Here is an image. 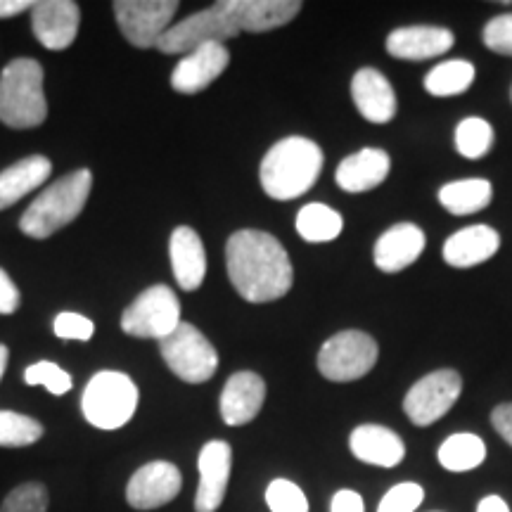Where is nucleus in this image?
Segmentation results:
<instances>
[{
	"label": "nucleus",
	"mask_w": 512,
	"mask_h": 512,
	"mask_svg": "<svg viewBox=\"0 0 512 512\" xmlns=\"http://www.w3.org/2000/svg\"><path fill=\"white\" fill-rule=\"evenodd\" d=\"M228 278L245 302L268 304L292 290L294 268L287 249L264 230H238L226 245Z\"/></svg>",
	"instance_id": "obj_1"
},
{
	"label": "nucleus",
	"mask_w": 512,
	"mask_h": 512,
	"mask_svg": "<svg viewBox=\"0 0 512 512\" xmlns=\"http://www.w3.org/2000/svg\"><path fill=\"white\" fill-rule=\"evenodd\" d=\"M266 382L252 370H240L230 375L221 392V418L230 427H242L252 422L264 408Z\"/></svg>",
	"instance_id": "obj_16"
},
{
	"label": "nucleus",
	"mask_w": 512,
	"mask_h": 512,
	"mask_svg": "<svg viewBox=\"0 0 512 512\" xmlns=\"http://www.w3.org/2000/svg\"><path fill=\"white\" fill-rule=\"evenodd\" d=\"M491 422H494V430L512 446V403H501L491 413Z\"/></svg>",
	"instance_id": "obj_40"
},
{
	"label": "nucleus",
	"mask_w": 512,
	"mask_h": 512,
	"mask_svg": "<svg viewBox=\"0 0 512 512\" xmlns=\"http://www.w3.org/2000/svg\"><path fill=\"white\" fill-rule=\"evenodd\" d=\"M330 512H366V503H363L361 494L351 489H342L332 496Z\"/></svg>",
	"instance_id": "obj_39"
},
{
	"label": "nucleus",
	"mask_w": 512,
	"mask_h": 512,
	"mask_svg": "<svg viewBox=\"0 0 512 512\" xmlns=\"http://www.w3.org/2000/svg\"><path fill=\"white\" fill-rule=\"evenodd\" d=\"M178 8L176 0H117L114 17L126 41L145 50L157 48Z\"/></svg>",
	"instance_id": "obj_11"
},
{
	"label": "nucleus",
	"mask_w": 512,
	"mask_h": 512,
	"mask_svg": "<svg viewBox=\"0 0 512 512\" xmlns=\"http://www.w3.org/2000/svg\"><path fill=\"white\" fill-rule=\"evenodd\" d=\"M323 162V150L309 138L290 136L278 140L261 159V188L273 200H297L316 185Z\"/></svg>",
	"instance_id": "obj_2"
},
{
	"label": "nucleus",
	"mask_w": 512,
	"mask_h": 512,
	"mask_svg": "<svg viewBox=\"0 0 512 512\" xmlns=\"http://www.w3.org/2000/svg\"><path fill=\"white\" fill-rule=\"evenodd\" d=\"M8 361H10V351L5 344H0V380H3L5 370H8Z\"/></svg>",
	"instance_id": "obj_43"
},
{
	"label": "nucleus",
	"mask_w": 512,
	"mask_h": 512,
	"mask_svg": "<svg viewBox=\"0 0 512 512\" xmlns=\"http://www.w3.org/2000/svg\"><path fill=\"white\" fill-rule=\"evenodd\" d=\"M181 302L166 285L147 287L128 309L121 313V330L131 337L162 342L181 325Z\"/></svg>",
	"instance_id": "obj_9"
},
{
	"label": "nucleus",
	"mask_w": 512,
	"mask_h": 512,
	"mask_svg": "<svg viewBox=\"0 0 512 512\" xmlns=\"http://www.w3.org/2000/svg\"><path fill=\"white\" fill-rule=\"evenodd\" d=\"M484 46L494 50L498 55L512 57V12L508 15H498L486 22L484 27Z\"/></svg>",
	"instance_id": "obj_37"
},
{
	"label": "nucleus",
	"mask_w": 512,
	"mask_h": 512,
	"mask_svg": "<svg viewBox=\"0 0 512 512\" xmlns=\"http://www.w3.org/2000/svg\"><path fill=\"white\" fill-rule=\"evenodd\" d=\"M351 98L356 110L370 124H389L396 114V95L387 76L373 67L358 69L351 79Z\"/></svg>",
	"instance_id": "obj_17"
},
{
	"label": "nucleus",
	"mask_w": 512,
	"mask_h": 512,
	"mask_svg": "<svg viewBox=\"0 0 512 512\" xmlns=\"http://www.w3.org/2000/svg\"><path fill=\"white\" fill-rule=\"evenodd\" d=\"M477 512H510V508L501 496H486L479 501Z\"/></svg>",
	"instance_id": "obj_42"
},
{
	"label": "nucleus",
	"mask_w": 512,
	"mask_h": 512,
	"mask_svg": "<svg viewBox=\"0 0 512 512\" xmlns=\"http://www.w3.org/2000/svg\"><path fill=\"white\" fill-rule=\"evenodd\" d=\"M349 448L361 463L375 467H396L406 456L403 439L382 425L356 427L349 437Z\"/></svg>",
	"instance_id": "obj_24"
},
{
	"label": "nucleus",
	"mask_w": 512,
	"mask_h": 512,
	"mask_svg": "<svg viewBox=\"0 0 512 512\" xmlns=\"http://www.w3.org/2000/svg\"><path fill=\"white\" fill-rule=\"evenodd\" d=\"M266 503L271 512H309L304 491L290 479H273L266 489Z\"/></svg>",
	"instance_id": "obj_34"
},
{
	"label": "nucleus",
	"mask_w": 512,
	"mask_h": 512,
	"mask_svg": "<svg viewBox=\"0 0 512 512\" xmlns=\"http://www.w3.org/2000/svg\"><path fill=\"white\" fill-rule=\"evenodd\" d=\"M392 159L377 147H363L337 166L335 181L344 192H368L387 181Z\"/></svg>",
	"instance_id": "obj_22"
},
{
	"label": "nucleus",
	"mask_w": 512,
	"mask_h": 512,
	"mask_svg": "<svg viewBox=\"0 0 512 512\" xmlns=\"http://www.w3.org/2000/svg\"><path fill=\"white\" fill-rule=\"evenodd\" d=\"M169 256L178 287L185 292L200 290L204 275H207V252H204L197 230L190 226H178L171 233Z\"/></svg>",
	"instance_id": "obj_19"
},
{
	"label": "nucleus",
	"mask_w": 512,
	"mask_h": 512,
	"mask_svg": "<svg viewBox=\"0 0 512 512\" xmlns=\"http://www.w3.org/2000/svg\"><path fill=\"white\" fill-rule=\"evenodd\" d=\"M183 475L169 460H152L133 472L126 484V503L133 510H157L181 494Z\"/></svg>",
	"instance_id": "obj_12"
},
{
	"label": "nucleus",
	"mask_w": 512,
	"mask_h": 512,
	"mask_svg": "<svg viewBox=\"0 0 512 512\" xmlns=\"http://www.w3.org/2000/svg\"><path fill=\"white\" fill-rule=\"evenodd\" d=\"M48 119V100L43 91V67L31 57H17L0 74V121L5 126L36 128Z\"/></svg>",
	"instance_id": "obj_4"
},
{
	"label": "nucleus",
	"mask_w": 512,
	"mask_h": 512,
	"mask_svg": "<svg viewBox=\"0 0 512 512\" xmlns=\"http://www.w3.org/2000/svg\"><path fill=\"white\" fill-rule=\"evenodd\" d=\"M377 342L366 332L344 330L332 335L318 351V370L330 382H354L377 363Z\"/></svg>",
	"instance_id": "obj_8"
},
{
	"label": "nucleus",
	"mask_w": 512,
	"mask_h": 512,
	"mask_svg": "<svg viewBox=\"0 0 512 512\" xmlns=\"http://www.w3.org/2000/svg\"><path fill=\"white\" fill-rule=\"evenodd\" d=\"M475 81V64L467 60L441 62L425 76V91L437 98H451V95L465 93Z\"/></svg>",
	"instance_id": "obj_29"
},
{
	"label": "nucleus",
	"mask_w": 512,
	"mask_h": 512,
	"mask_svg": "<svg viewBox=\"0 0 512 512\" xmlns=\"http://www.w3.org/2000/svg\"><path fill=\"white\" fill-rule=\"evenodd\" d=\"M164 363L171 373L188 384L209 382L219 368L214 344L192 323H181L169 337L159 342Z\"/></svg>",
	"instance_id": "obj_7"
},
{
	"label": "nucleus",
	"mask_w": 512,
	"mask_h": 512,
	"mask_svg": "<svg viewBox=\"0 0 512 512\" xmlns=\"http://www.w3.org/2000/svg\"><path fill=\"white\" fill-rule=\"evenodd\" d=\"M24 382H27L29 387H46L48 392L55 396H64L74 384L72 375L53 361H38L34 366H29L24 370Z\"/></svg>",
	"instance_id": "obj_33"
},
{
	"label": "nucleus",
	"mask_w": 512,
	"mask_h": 512,
	"mask_svg": "<svg viewBox=\"0 0 512 512\" xmlns=\"http://www.w3.org/2000/svg\"><path fill=\"white\" fill-rule=\"evenodd\" d=\"M34 0H0V19H10L22 15V12H31Z\"/></svg>",
	"instance_id": "obj_41"
},
{
	"label": "nucleus",
	"mask_w": 512,
	"mask_h": 512,
	"mask_svg": "<svg viewBox=\"0 0 512 512\" xmlns=\"http://www.w3.org/2000/svg\"><path fill=\"white\" fill-rule=\"evenodd\" d=\"M491 145H494V128L489 121L470 117L463 119L456 128V150L465 159H482L489 155Z\"/></svg>",
	"instance_id": "obj_30"
},
{
	"label": "nucleus",
	"mask_w": 512,
	"mask_h": 512,
	"mask_svg": "<svg viewBox=\"0 0 512 512\" xmlns=\"http://www.w3.org/2000/svg\"><path fill=\"white\" fill-rule=\"evenodd\" d=\"M53 332L60 339H76V342H88L95 335V323L91 318L81 316L76 311H62L53 320Z\"/></svg>",
	"instance_id": "obj_36"
},
{
	"label": "nucleus",
	"mask_w": 512,
	"mask_h": 512,
	"mask_svg": "<svg viewBox=\"0 0 512 512\" xmlns=\"http://www.w3.org/2000/svg\"><path fill=\"white\" fill-rule=\"evenodd\" d=\"M50 174H53V164L43 155L24 157L5 171H0V211L10 209L29 192L41 188Z\"/></svg>",
	"instance_id": "obj_25"
},
{
	"label": "nucleus",
	"mask_w": 512,
	"mask_h": 512,
	"mask_svg": "<svg viewBox=\"0 0 512 512\" xmlns=\"http://www.w3.org/2000/svg\"><path fill=\"white\" fill-rule=\"evenodd\" d=\"M491 197H494V188L486 178H465V181H453L446 183L439 190V202L441 207L456 216L477 214L489 207Z\"/></svg>",
	"instance_id": "obj_26"
},
{
	"label": "nucleus",
	"mask_w": 512,
	"mask_h": 512,
	"mask_svg": "<svg viewBox=\"0 0 512 512\" xmlns=\"http://www.w3.org/2000/svg\"><path fill=\"white\" fill-rule=\"evenodd\" d=\"M240 34L242 31L226 8V0H221L207 10L185 17L183 22L171 24L166 34L159 38L157 50L164 55H188L192 50L209 46V43L226 46V41Z\"/></svg>",
	"instance_id": "obj_6"
},
{
	"label": "nucleus",
	"mask_w": 512,
	"mask_h": 512,
	"mask_svg": "<svg viewBox=\"0 0 512 512\" xmlns=\"http://www.w3.org/2000/svg\"><path fill=\"white\" fill-rule=\"evenodd\" d=\"M486 460V444L477 434L463 432L448 437L439 446V463L448 472H467L475 470Z\"/></svg>",
	"instance_id": "obj_27"
},
{
	"label": "nucleus",
	"mask_w": 512,
	"mask_h": 512,
	"mask_svg": "<svg viewBox=\"0 0 512 512\" xmlns=\"http://www.w3.org/2000/svg\"><path fill=\"white\" fill-rule=\"evenodd\" d=\"M425 252V233L415 223H396L375 242V266L384 273H399Z\"/></svg>",
	"instance_id": "obj_20"
},
{
	"label": "nucleus",
	"mask_w": 512,
	"mask_h": 512,
	"mask_svg": "<svg viewBox=\"0 0 512 512\" xmlns=\"http://www.w3.org/2000/svg\"><path fill=\"white\" fill-rule=\"evenodd\" d=\"M22 304V294H19V287L12 283V278L8 273L0 268V313L3 316H10L15 313Z\"/></svg>",
	"instance_id": "obj_38"
},
{
	"label": "nucleus",
	"mask_w": 512,
	"mask_h": 512,
	"mask_svg": "<svg viewBox=\"0 0 512 512\" xmlns=\"http://www.w3.org/2000/svg\"><path fill=\"white\" fill-rule=\"evenodd\" d=\"M463 392V380L456 370H434L408 389L403 411L418 427H430L456 406Z\"/></svg>",
	"instance_id": "obj_10"
},
{
	"label": "nucleus",
	"mask_w": 512,
	"mask_h": 512,
	"mask_svg": "<svg viewBox=\"0 0 512 512\" xmlns=\"http://www.w3.org/2000/svg\"><path fill=\"white\" fill-rule=\"evenodd\" d=\"M230 64V53L223 43H209L183 55L171 72V88L176 93L195 95L209 88Z\"/></svg>",
	"instance_id": "obj_15"
},
{
	"label": "nucleus",
	"mask_w": 512,
	"mask_h": 512,
	"mask_svg": "<svg viewBox=\"0 0 512 512\" xmlns=\"http://www.w3.org/2000/svg\"><path fill=\"white\" fill-rule=\"evenodd\" d=\"M230 17L240 31L264 34L290 24L302 10L299 0H226Z\"/></svg>",
	"instance_id": "obj_18"
},
{
	"label": "nucleus",
	"mask_w": 512,
	"mask_h": 512,
	"mask_svg": "<svg viewBox=\"0 0 512 512\" xmlns=\"http://www.w3.org/2000/svg\"><path fill=\"white\" fill-rule=\"evenodd\" d=\"M344 230V219L328 204H306L297 214V233L306 242H332Z\"/></svg>",
	"instance_id": "obj_28"
},
{
	"label": "nucleus",
	"mask_w": 512,
	"mask_h": 512,
	"mask_svg": "<svg viewBox=\"0 0 512 512\" xmlns=\"http://www.w3.org/2000/svg\"><path fill=\"white\" fill-rule=\"evenodd\" d=\"M50 494L46 484L24 482L5 496L0 512H48Z\"/></svg>",
	"instance_id": "obj_32"
},
{
	"label": "nucleus",
	"mask_w": 512,
	"mask_h": 512,
	"mask_svg": "<svg viewBox=\"0 0 512 512\" xmlns=\"http://www.w3.org/2000/svg\"><path fill=\"white\" fill-rule=\"evenodd\" d=\"M501 247V235L491 226H467L444 242V261L456 268H472L489 261Z\"/></svg>",
	"instance_id": "obj_23"
},
{
	"label": "nucleus",
	"mask_w": 512,
	"mask_h": 512,
	"mask_svg": "<svg viewBox=\"0 0 512 512\" xmlns=\"http://www.w3.org/2000/svg\"><path fill=\"white\" fill-rule=\"evenodd\" d=\"M93 188L91 169H76L48 185L19 219V230L27 238L46 240L57 230L67 228L81 216Z\"/></svg>",
	"instance_id": "obj_3"
},
{
	"label": "nucleus",
	"mask_w": 512,
	"mask_h": 512,
	"mask_svg": "<svg viewBox=\"0 0 512 512\" xmlns=\"http://www.w3.org/2000/svg\"><path fill=\"white\" fill-rule=\"evenodd\" d=\"M43 437V425L24 413L0 411V448H24Z\"/></svg>",
	"instance_id": "obj_31"
},
{
	"label": "nucleus",
	"mask_w": 512,
	"mask_h": 512,
	"mask_svg": "<svg viewBox=\"0 0 512 512\" xmlns=\"http://www.w3.org/2000/svg\"><path fill=\"white\" fill-rule=\"evenodd\" d=\"M422 498H425V491H422L420 484H396L382 496L380 505H377V512H415L420 508Z\"/></svg>",
	"instance_id": "obj_35"
},
{
	"label": "nucleus",
	"mask_w": 512,
	"mask_h": 512,
	"mask_svg": "<svg viewBox=\"0 0 512 512\" xmlns=\"http://www.w3.org/2000/svg\"><path fill=\"white\" fill-rule=\"evenodd\" d=\"M456 36L444 27H401L387 36V53L396 60L422 62L448 53Z\"/></svg>",
	"instance_id": "obj_21"
},
{
	"label": "nucleus",
	"mask_w": 512,
	"mask_h": 512,
	"mask_svg": "<svg viewBox=\"0 0 512 512\" xmlns=\"http://www.w3.org/2000/svg\"><path fill=\"white\" fill-rule=\"evenodd\" d=\"M138 387L126 373L100 370L88 380L81 396L83 418L102 432H114L128 425L138 408Z\"/></svg>",
	"instance_id": "obj_5"
},
{
	"label": "nucleus",
	"mask_w": 512,
	"mask_h": 512,
	"mask_svg": "<svg viewBox=\"0 0 512 512\" xmlns=\"http://www.w3.org/2000/svg\"><path fill=\"white\" fill-rule=\"evenodd\" d=\"M81 10L72 0H41L31 8V27L46 50H67L79 36Z\"/></svg>",
	"instance_id": "obj_14"
},
{
	"label": "nucleus",
	"mask_w": 512,
	"mask_h": 512,
	"mask_svg": "<svg viewBox=\"0 0 512 512\" xmlns=\"http://www.w3.org/2000/svg\"><path fill=\"white\" fill-rule=\"evenodd\" d=\"M230 467H233V448L228 441L214 439L202 446L197 458L200 470V484L195 494V512H216L226 498Z\"/></svg>",
	"instance_id": "obj_13"
}]
</instances>
